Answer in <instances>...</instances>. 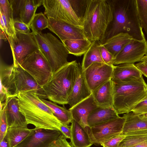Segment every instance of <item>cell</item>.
<instances>
[{"label":"cell","instance_id":"obj_13","mask_svg":"<svg viewBox=\"0 0 147 147\" xmlns=\"http://www.w3.org/2000/svg\"><path fill=\"white\" fill-rule=\"evenodd\" d=\"M147 55V41L132 39L117 55L112 64L114 65L123 63H133L141 61Z\"/></svg>","mask_w":147,"mask_h":147},{"label":"cell","instance_id":"obj_10","mask_svg":"<svg viewBox=\"0 0 147 147\" xmlns=\"http://www.w3.org/2000/svg\"><path fill=\"white\" fill-rule=\"evenodd\" d=\"M14 66L19 65L28 56L39 50L34 34L16 32L12 36H8Z\"/></svg>","mask_w":147,"mask_h":147},{"label":"cell","instance_id":"obj_11","mask_svg":"<svg viewBox=\"0 0 147 147\" xmlns=\"http://www.w3.org/2000/svg\"><path fill=\"white\" fill-rule=\"evenodd\" d=\"M125 121L123 116L90 127H86L92 143L100 145L109 139L120 135L122 131Z\"/></svg>","mask_w":147,"mask_h":147},{"label":"cell","instance_id":"obj_31","mask_svg":"<svg viewBox=\"0 0 147 147\" xmlns=\"http://www.w3.org/2000/svg\"><path fill=\"white\" fill-rule=\"evenodd\" d=\"M125 135V137L118 147H132L147 140V130L131 132Z\"/></svg>","mask_w":147,"mask_h":147},{"label":"cell","instance_id":"obj_29","mask_svg":"<svg viewBox=\"0 0 147 147\" xmlns=\"http://www.w3.org/2000/svg\"><path fill=\"white\" fill-rule=\"evenodd\" d=\"M32 129L26 126L13 127L8 128L7 135L11 147H15L30 133Z\"/></svg>","mask_w":147,"mask_h":147},{"label":"cell","instance_id":"obj_32","mask_svg":"<svg viewBox=\"0 0 147 147\" xmlns=\"http://www.w3.org/2000/svg\"><path fill=\"white\" fill-rule=\"evenodd\" d=\"M48 26V19L42 12L36 13L29 28L34 34H40L44 29Z\"/></svg>","mask_w":147,"mask_h":147},{"label":"cell","instance_id":"obj_40","mask_svg":"<svg viewBox=\"0 0 147 147\" xmlns=\"http://www.w3.org/2000/svg\"><path fill=\"white\" fill-rule=\"evenodd\" d=\"M59 131L66 139H70L71 137L70 126L62 124L60 127Z\"/></svg>","mask_w":147,"mask_h":147},{"label":"cell","instance_id":"obj_46","mask_svg":"<svg viewBox=\"0 0 147 147\" xmlns=\"http://www.w3.org/2000/svg\"><path fill=\"white\" fill-rule=\"evenodd\" d=\"M140 115L142 117L147 118V113L142 114Z\"/></svg>","mask_w":147,"mask_h":147},{"label":"cell","instance_id":"obj_37","mask_svg":"<svg viewBox=\"0 0 147 147\" xmlns=\"http://www.w3.org/2000/svg\"><path fill=\"white\" fill-rule=\"evenodd\" d=\"M99 49L102 59L104 63L109 65H113L112 62L114 59L113 55L100 43Z\"/></svg>","mask_w":147,"mask_h":147},{"label":"cell","instance_id":"obj_15","mask_svg":"<svg viewBox=\"0 0 147 147\" xmlns=\"http://www.w3.org/2000/svg\"><path fill=\"white\" fill-rule=\"evenodd\" d=\"M13 20H17L29 27L37 8L42 5V0H9Z\"/></svg>","mask_w":147,"mask_h":147},{"label":"cell","instance_id":"obj_27","mask_svg":"<svg viewBox=\"0 0 147 147\" xmlns=\"http://www.w3.org/2000/svg\"><path fill=\"white\" fill-rule=\"evenodd\" d=\"M64 44L69 54L76 56L84 55L90 47L92 42L87 38L66 39L61 41Z\"/></svg>","mask_w":147,"mask_h":147},{"label":"cell","instance_id":"obj_24","mask_svg":"<svg viewBox=\"0 0 147 147\" xmlns=\"http://www.w3.org/2000/svg\"><path fill=\"white\" fill-rule=\"evenodd\" d=\"M132 38L126 33H120L105 39L102 45L114 59Z\"/></svg>","mask_w":147,"mask_h":147},{"label":"cell","instance_id":"obj_3","mask_svg":"<svg viewBox=\"0 0 147 147\" xmlns=\"http://www.w3.org/2000/svg\"><path fill=\"white\" fill-rule=\"evenodd\" d=\"M16 97L20 111L28 124H32L35 128L59 130L62 124L37 95L26 91L20 93Z\"/></svg>","mask_w":147,"mask_h":147},{"label":"cell","instance_id":"obj_2","mask_svg":"<svg viewBox=\"0 0 147 147\" xmlns=\"http://www.w3.org/2000/svg\"><path fill=\"white\" fill-rule=\"evenodd\" d=\"M112 3L113 20L110 29L104 39L124 33L133 39L146 40L138 16L136 0H114Z\"/></svg>","mask_w":147,"mask_h":147},{"label":"cell","instance_id":"obj_42","mask_svg":"<svg viewBox=\"0 0 147 147\" xmlns=\"http://www.w3.org/2000/svg\"><path fill=\"white\" fill-rule=\"evenodd\" d=\"M0 147H11L10 144L6 135L0 142Z\"/></svg>","mask_w":147,"mask_h":147},{"label":"cell","instance_id":"obj_43","mask_svg":"<svg viewBox=\"0 0 147 147\" xmlns=\"http://www.w3.org/2000/svg\"><path fill=\"white\" fill-rule=\"evenodd\" d=\"M0 39L3 40L5 41L8 40V36L6 33L1 29L0 30Z\"/></svg>","mask_w":147,"mask_h":147},{"label":"cell","instance_id":"obj_6","mask_svg":"<svg viewBox=\"0 0 147 147\" xmlns=\"http://www.w3.org/2000/svg\"><path fill=\"white\" fill-rule=\"evenodd\" d=\"M113 83V106L118 115L131 112L134 106L147 96V84L142 76L124 83Z\"/></svg>","mask_w":147,"mask_h":147},{"label":"cell","instance_id":"obj_25","mask_svg":"<svg viewBox=\"0 0 147 147\" xmlns=\"http://www.w3.org/2000/svg\"><path fill=\"white\" fill-rule=\"evenodd\" d=\"M125 121L120 135L137 131L147 130V118L134 114L132 112L124 114Z\"/></svg>","mask_w":147,"mask_h":147},{"label":"cell","instance_id":"obj_5","mask_svg":"<svg viewBox=\"0 0 147 147\" xmlns=\"http://www.w3.org/2000/svg\"><path fill=\"white\" fill-rule=\"evenodd\" d=\"M78 63L76 60L69 62L53 74L48 82L42 87L47 99L63 105L68 104L75 79Z\"/></svg>","mask_w":147,"mask_h":147},{"label":"cell","instance_id":"obj_19","mask_svg":"<svg viewBox=\"0 0 147 147\" xmlns=\"http://www.w3.org/2000/svg\"><path fill=\"white\" fill-rule=\"evenodd\" d=\"M4 103L8 127L27 126L28 124L26 119L20 111L17 97H8Z\"/></svg>","mask_w":147,"mask_h":147},{"label":"cell","instance_id":"obj_45","mask_svg":"<svg viewBox=\"0 0 147 147\" xmlns=\"http://www.w3.org/2000/svg\"><path fill=\"white\" fill-rule=\"evenodd\" d=\"M141 61L147 64V55H145L142 58Z\"/></svg>","mask_w":147,"mask_h":147},{"label":"cell","instance_id":"obj_7","mask_svg":"<svg viewBox=\"0 0 147 147\" xmlns=\"http://www.w3.org/2000/svg\"><path fill=\"white\" fill-rule=\"evenodd\" d=\"M34 34L39 50L48 62L53 73L68 63L69 53L61 41L50 33Z\"/></svg>","mask_w":147,"mask_h":147},{"label":"cell","instance_id":"obj_9","mask_svg":"<svg viewBox=\"0 0 147 147\" xmlns=\"http://www.w3.org/2000/svg\"><path fill=\"white\" fill-rule=\"evenodd\" d=\"M45 15L82 28L81 19L74 9L70 0H42Z\"/></svg>","mask_w":147,"mask_h":147},{"label":"cell","instance_id":"obj_4","mask_svg":"<svg viewBox=\"0 0 147 147\" xmlns=\"http://www.w3.org/2000/svg\"><path fill=\"white\" fill-rule=\"evenodd\" d=\"M0 85L6 91L7 97H16L23 92H32L40 98L47 99L42 87L20 65H5L1 63Z\"/></svg>","mask_w":147,"mask_h":147},{"label":"cell","instance_id":"obj_33","mask_svg":"<svg viewBox=\"0 0 147 147\" xmlns=\"http://www.w3.org/2000/svg\"><path fill=\"white\" fill-rule=\"evenodd\" d=\"M138 17L142 28L147 34V0H136Z\"/></svg>","mask_w":147,"mask_h":147},{"label":"cell","instance_id":"obj_22","mask_svg":"<svg viewBox=\"0 0 147 147\" xmlns=\"http://www.w3.org/2000/svg\"><path fill=\"white\" fill-rule=\"evenodd\" d=\"M71 123V144L74 147H90L93 144L87 128H84L73 119Z\"/></svg>","mask_w":147,"mask_h":147},{"label":"cell","instance_id":"obj_35","mask_svg":"<svg viewBox=\"0 0 147 147\" xmlns=\"http://www.w3.org/2000/svg\"><path fill=\"white\" fill-rule=\"evenodd\" d=\"M125 135H119L111 138L100 144L102 147H118L120 142L125 137Z\"/></svg>","mask_w":147,"mask_h":147},{"label":"cell","instance_id":"obj_8","mask_svg":"<svg viewBox=\"0 0 147 147\" xmlns=\"http://www.w3.org/2000/svg\"><path fill=\"white\" fill-rule=\"evenodd\" d=\"M20 65L41 87L48 82L53 74L50 64L40 50L26 57Z\"/></svg>","mask_w":147,"mask_h":147},{"label":"cell","instance_id":"obj_39","mask_svg":"<svg viewBox=\"0 0 147 147\" xmlns=\"http://www.w3.org/2000/svg\"><path fill=\"white\" fill-rule=\"evenodd\" d=\"M14 26L16 32L24 33H29L31 32L29 26L21 21L14 19Z\"/></svg>","mask_w":147,"mask_h":147},{"label":"cell","instance_id":"obj_23","mask_svg":"<svg viewBox=\"0 0 147 147\" xmlns=\"http://www.w3.org/2000/svg\"><path fill=\"white\" fill-rule=\"evenodd\" d=\"M120 116L113 108L98 107L89 115L87 119L88 127L103 123L116 119Z\"/></svg>","mask_w":147,"mask_h":147},{"label":"cell","instance_id":"obj_26","mask_svg":"<svg viewBox=\"0 0 147 147\" xmlns=\"http://www.w3.org/2000/svg\"><path fill=\"white\" fill-rule=\"evenodd\" d=\"M0 18L2 20L8 36L16 34L13 24V11L9 0H0Z\"/></svg>","mask_w":147,"mask_h":147},{"label":"cell","instance_id":"obj_12","mask_svg":"<svg viewBox=\"0 0 147 147\" xmlns=\"http://www.w3.org/2000/svg\"><path fill=\"white\" fill-rule=\"evenodd\" d=\"M114 65L96 62L84 71L87 85L92 92L111 79Z\"/></svg>","mask_w":147,"mask_h":147},{"label":"cell","instance_id":"obj_18","mask_svg":"<svg viewBox=\"0 0 147 147\" xmlns=\"http://www.w3.org/2000/svg\"><path fill=\"white\" fill-rule=\"evenodd\" d=\"M98 107L95 103L92 94L69 109L72 119L84 128L88 127L87 122L88 116Z\"/></svg>","mask_w":147,"mask_h":147},{"label":"cell","instance_id":"obj_1","mask_svg":"<svg viewBox=\"0 0 147 147\" xmlns=\"http://www.w3.org/2000/svg\"><path fill=\"white\" fill-rule=\"evenodd\" d=\"M113 17L112 2L105 0H86L82 24L87 39L92 42L104 39Z\"/></svg>","mask_w":147,"mask_h":147},{"label":"cell","instance_id":"obj_21","mask_svg":"<svg viewBox=\"0 0 147 147\" xmlns=\"http://www.w3.org/2000/svg\"><path fill=\"white\" fill-rule=\"evenodd\" d=\"M113 83L109 80L92 92L94 101L98 107L113 108Z\"/></svg>","mask_w":147,"mask_h":147},{"label":"cell","instance_id":"obj_44","mask_svg":"<svg viewBox=\"0 0 147 147\" xmlns=\"http://www.w3.org/2000/svg\"><path fill=\"white\" fill-rule=\"evenodd\" d=\"M132 147H147V140Z\"/></svg>","mask_w":147,"mask_h":147},{"label":"cell","instance_id":"obj_14","mask_svg":"<svg viewBox=\"0 0 147 147\" xmlns=\"http://www.w3.org/2000/svg\"><path fill=\"white\" fill-rule=\"evenodd\" d=\"M61 134L59 130L35 127L15 147H49Z\"/></svg>","mask_w":147,"mask_h":147},{"label":"cell","instance_id":"obj_34","mask_svg":"<svg viewBox=\"0 0 147 147\" xmlns=\"http://www.w3.org/2000/svg\"><path fill=\"white\" fill-rule=\"evenodd\" d=\"M0 142L6 136L8 125L6 114L5 103L3 108L0 110Z\"/></svg>","mask_w":147,"mask_h":147},{"label":"cell","instance_id":"obj_17","mask_svg":"<svg viewBox=\"0 0 147 147\" xmlns=\"http://www.w3.org/2000/svg\"><path fill=\"white\" fill-rule=\"evenodd\" d=\"M92 92L87 83L82 67L78 63L76 76L71 94L69 97L68 104L71 108L90 96Z\"/></svg>","mask_w":147,"mask_h":147},{"label":"cell","instance_id":"obj_16","mask_svg":"<svg viewBox=\"0 0 147 147\" xmlns=\"http://www.w3.org/2000/svg\"><path fill=\"white\" fill-rule=\"evenodd\" d=\"M48 28L56 34L61 41L66 39L87 38L82 28L61 20L48 18Z\"/></svg>","mask_w":147,"mask_h":147},{"label":"cell","instance_id":"obj_28","mask_svg":"<svg viewBox=\"0 0 147 147\" xmlns=\"http://www.w3.org/2000/svg\"><path fill=\"white\" fill-rule=\"evenodd\" d=\"M100 44L98 41L92 42L90 47L84 55L81 65L83 71L94 63H104L100 51Z\"/></svg>","mask_w":147,"mask_h":147},{"label":"cell","instance_id":"obj_38","mask_svg":"<svg viewBox=\"0 0 147 147\" xmlns=\"http://www.w3.org/2000/svg\"><path fill=\"white\" fill-rule=\"evenodd\" d=\"M66 138L61 134L49 147H74L66 140Z\"/></svg>","mask_w":147,"mask_h":147},{"label":"cell","instance_id":"obj_36","mask_svg":"<svg viewBox=\"0 0 147 147\" xmlns=\"http://www.w3.org/2000/svg\"><path fill=\"white\" fill-rule=\"evenodd\" d=\"M131 112L137 115L147 113V96L134 106Z\"/></svg>","mask_w":147,"mask_h":147},{"label":"cell","instance_id":"obj_30","mask_svg":"<svg viewBox=\"0 0 147 147\" xmlns=\"http://www.w3.org/2000/svg\"><path fill=\"white\" fill-rule=\"evenodd\" d=\"M41 100L51 110L55 116L63 125H68L71 123L73 119L69 109L61 107L57 103L40 98Z\"/></svg>","mask_w":147,"mask_h":147},{"label":"cell","instance_id":"obj_20","mask_svg":"<svg viewBox=\"0 0 147 147\" xmlns=\"http://www.w3.org/2000/svg\"><path fill=\"white\" fill-rule=\"evenodd\" d=\"M142 74L133 63H123L114 66L111 79L115 84H120L139 79Z\"/></svg>","mask_w":147,"mask_h":147},{"label":"cell","instance_id":"obj_41","mask_svg":"<svg viewBox=\"0 0 147 147\" xmlns=\"http://www.w3.org/2000/svg\"><path fill=\"white\" fill-rule=\"evenodd\" d=\"M142 74L147 77V64L142 61H140L135 65Z\"/></svg>","mask_w":147,"mask_h":147}]
</instances>
